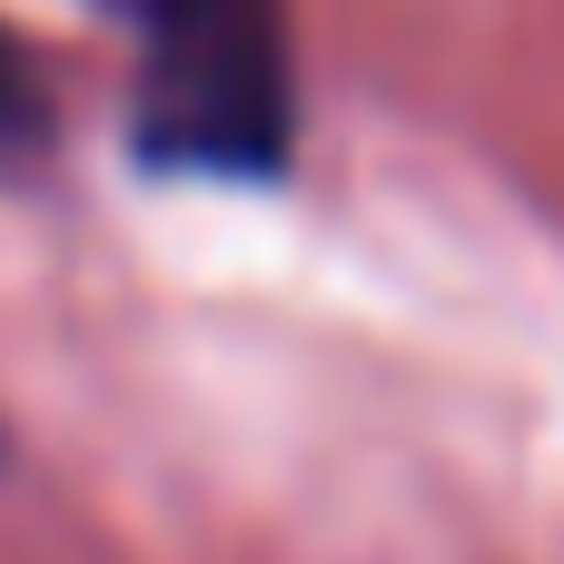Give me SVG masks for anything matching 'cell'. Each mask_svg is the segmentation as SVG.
I'll return each mask as SVG.
<instances>
[{
  "label": "cell",
  "mask_w": 564,
  "mask_h": 564,
  "mask_svg": "<svg viewBox=\"0 0 564 564\" xmlns=\"http://www.w3.org/2000/svg\"><path fill=\"white\" fill-rule=\"evenodd\" d=\"M139 139L169 169H278L288 149V10L278 0H129Z\"/></svg>",
  "instance_id": "6da1fadb"
},
{
  "label": "cell",
  "mask_w": 564,
  "mask_h": 564,
  "mask_svg": "<svg viewBox=\"0 0 564 564\" xmlns=\"http://www.w3.org/2000/svg\"><path fill=\"white\" fill-rule=\"evenodd\" d=\"M50 139V99H40V69H30V50L0 30V159H30Z\"/></svg>",
  "instance_id": "7a4b0ae2"
}]
</instances>
